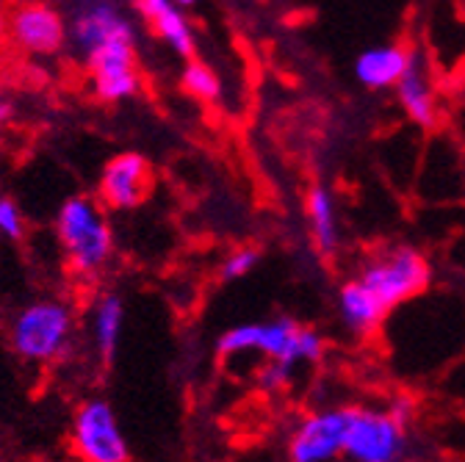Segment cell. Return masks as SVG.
Returning <instances> with one entry per match:
<instances>
[{
	"label": "cell",
	"instance_id": "obj_10",
	"mask_svg": "<svg viewBox=\"0 0 465 462\" xmlns=\"http://www.w3.org/2000/svg\"><path fill=\"white\" fill-rule=\"evenodd\" d=\"M150 194V166L136 152H123L103 166L100 197L116 211H128L144 202Z\"/></svg>",
	"mask_w": 465,
	"mask_h": 462
},
{
	"label": "cell",
	"instance_id": "obj_22",
	"mask_svg": "<svg viewBox=\"0 0 465 462\" xmlns=\"http://www.w3.org/2000/svg\"><path fill=\"white\" fill-rule=\"evenodd\" d=\"M388 416L407 429V424H411V416H413V404L407 401V398H399V401H393V408L388 410Z\"/></svg>",
	"mask_w": 465,
	"mask_h": 462
},
{
	"label": "cell",
	"instance_id": "obj_18",
	"mask_svg": "<svg viewBox=\"0 0 465 462\" xmlns=\"http://www.w3.org/2000/svg\"><path fill=\"white\" fill-rule=\"evenodd\" d=\"M181 86H183L192 97L205 100V103L216 100L219 92H222V84H219L216 73H213L208 64L194 62V59L186 62V67H183V73H181Z\"/></svg>",
	"mask_w": 465,
	"mask_h": 462
},
{
	"label": "cell",
	"instance_id": "obj_6",
	"mask_svg": "<svg viewBox=\"0 0 465 462\" xmlns=\"http://www.w3.org/2000/svg\"><path fill=\"white\" fill-rule=\"evenodd\" d=\"M407 429L388 410H352L343 440V457L352 462H401Z\"/></svg>",
	"mask_w": 465,
	"mask_h": 462
},
{
	"label": "cell",
	"instance_id": "obj_4",
	"mask_svg": "<svg viewBox=\"0 0 465 462\" xmlns=\"http://www.w3.org/2000/svg\"><path fill=\"white\" fill-rule=\"evenodd\" d=\"M358 280L382 302L385 310H391L424 291L430 282V263L413 247H396L371 260Z\"/></svg>",
	"mask_w": 465,
	"mask_h": 462
},
{
	"label": "cell",
	"instance_id": "obj_13",
	"mask_svg": "<svg viewBox=\"0 0 465 462\" xmlns=\"http://www.w3.org/2000/svg\"><path fill=\"white\" fill-rule=\"evenodd\" d=\"M413 53H407L399 44H380L358 55L355 62V78L366 89H391L396 86L407 67H411Z\"/></svg>",
	"mask_w": 465,
	"mask_h": 462
},
{
	"label": "cell",
	"instance_id": "obj_3",
	"mask_svg": "<svg viewBox=\"0 0 465 462\" xmlns=\"http://www.w3.org/2000/svg\"><path fill=\"white\" fill-rule=\"evenodd\" d=\"M73 335V313L64 302L42 300L17 313L12 324V346L23 360L47 363L67 349Z\"/></svg>",
	"mask_w": 465,
	"mask_h": 462
},
{
	"label": "cell",
	"instance_id": "obj_19",
	"mask_svg": "<svg viewBox=\"0 0 465 462\" xmlns=\"http://www.w3.org/2000/svg\"><path fill=\"white\" fill-rule=\"evenodd\" d=\"M261 263V252L252 250V247H242L236 252H230L222 263V280H242L247 277L255 266Z\"/></svg>",
	"mask_w": 465,
	"mask_h": 462
},
{
	"label": "cell",
	"instance_id": "obj_2",
	"mask_svg": "<svg viewBox=\"0 0 465 462\" xmlns=\"http://www.w3.org/2000/svg\"><path fill=\"white\" fill-rule=\"evenodd\" d=\"M55 230L75 271L94 274L111 258V227L105 224L100 208L89 197H70L58 208Z\"/></svg>",
	"mask_w": 465,
	"mask_h": 462
},
{
	"label": "cell",
	"instance_id": "obj_14",
	"mask_svg": "<svg viewBox=\"0 0 465 462\" xmlns=\"http://www.w3.org/2000/svg\"><path fill=\"white\" fill-rule=\"evenodd\" d=\"M396 97L404 108V113L421 128H432L438 123V105L432 94V81L427 73V64L413 55L411 67H407L404 78L396 84Z\"/></svg>",
	"mask_w": 465,
	"mask_h": 462
},
{
	"label": "cell",
	"instance_id": "obj_21",
	"mask_svg": "<svg viewBox=\"0 0 465 462\" xmlns=\"http://www.w3.org/2000/svg\"><path fill=\"white\" fill-rule=\"evenodd\" d=\"M288 374H291L288 369H282V366H277V363H269V366H263V369L258 371V385H261L266 393H274V390L285 388Z\"/></svg>",
	"mask_w": 465,
	"mask_h": 462
},
{
	"label": "cell",
	"instance_id": "obj_8",
	"mask_svg": "<svg viewBox=\"0 0 465 462\" xmlns=\"http://www.w3.org/2000/svg\"><path fill=\"white\" fill-rule=\"evenodd\" d=\"M86 67L92 70L94 94L105 103L128 100L142 86L134 39H120V42H111L94 50L92 55H86Z\"/></svg>",
	"mask_w": 465,
	"mask_h": 462
},
{
	"label": "cell",
	"instance_id": "obj_20",
	"mask_svg": "<svg viewBox=\"0 0 465 462\" xmlns=\"http://www.w3.org/2000/svg\"><path fill=\"white\" fill-rule=\"evenodd\" d=\"M23 213L15 200L0 197V236L6 239H20L23 236Z\"/></svg>",
	"mask_w": 465,
	"mask_h": 462
},
{
	"label": "cell",
	"instance_id": "obj_15",
	"mask_svg": "<svg viewBox=\"0 0 465 462\" xmlns=\"http://www.w3.org/2000/svg\"><path fill=\"white\" fill-rule=\"evenodd\" d=\"M338 313H341L343 324L352 332L369 335L382 324L388 310L382 308V302L369 291V288L355 277L338 291Z\"/></svg>",
	"mask_w": 465,
	"mask_h": 462
},
{
	"label": "cell",
	"instance_id": "obj_23",
	"mask_svg": "<svg viewBox=\"0 0 465 462\" xmlns=\"http://www.w3.org/2000/svg\"><path fill=\"white\" fill-rule=\"evenodd\" d=\"M12 113H15V103H12V97L4 89H0V125L9 123Z\"/></svg>",
	"mask_w": 465,
	"mask_h": 462
},
{
	"label": "cell",
	"instance_id": "obj_24",
	"mask_svg": "<svg viewBox=\"0 0 465 462\" xmlns=\"http://www.w3.org/2000/svg\"><path fill=\"white\" fill-rule=\"evenodd\" d=\"M6 28V15H4V9H0V31Z\"/></svg>",
	"mask_w": 465,
	"mask_h": 462
},
{
	"label": "cell",
	"instance_id": "obj_25",
	"mask_svg": "<svg viewBox=\"0 0 465 462\" xmlns=\"http://www.w3.org/2000/svg\"><path fill=\"white\" fill-rule=\"evenodd\" d=\"M335 462H352V459H346V457H343V459H335Z\"/></svg>",
	"mask_w": 465,
	"mask_h": 462
},
{
	"label": "cell",
	"instance_id": "obj_9",
	"mask_svg": "<svg viewBox=\"0 0 465 462\" xmlns=\"http://www.w3.org/2000/svg\"><path fill=\"white\" fill-rule=\"evenodd\" d=\"M349 416L352 408L308 416L288 437V462H335L343 454Z\"/></svg>",
	"mask_w": 465,
	"mask_h": 462
},
{
	"label": "cell",
	"instance_id": "obj_16",
	"mask_svg": "<svg viewBox=\"0 0 465 462\" xmlns=\"http://www.w3.org/2000/svg\"><path fill=\"white\" fill-rule=\"evenodd\" d=\"M123 324H125V310L120 297L105 294L94 302L92 310V335H94V346L105 363L114 360L116 346H120L123 338Z\"/></svg>",
	"mask_w": 465,
	"mask_h": 462
},
{
	"label": "cell",
	"instance_id": "obj_11",
	"mask_svg": "<svg viewBox=\"0 0 465 462\" xmlns=\"http://www.w3.org/2000/svg\"><path fill=\"white\" fill-rule=\"evenodd\" d=\"M9 28L15 42L31 53H55L67 39V23L62 12L45 4H28L15 9Z\"/></svg>",
	"mask_w": 465,
	"mask_h": 462
},
{
	"label": "cell",
	"instance_id": "obj_7",
	"mask_svg": "<svg viewBox=\"0 0 465 462\" xmlns=\"http://www.w3.org/2000/svg\"><path fill=\"white\" fill-rule=\"evenodd\" d=\"M67 36L73 47L86 59V55H92L94 50L111 42L120 39L136 42V28L116 4L92 0V4H75L67 9Z\"/></svg>",
	"mask_w": 465,
	"mask_h": 462
},
{
	"label": "cell",
	"instance_id": "obj_12",
	"mask_svg": "<svg viewBox=\"0 0 465 462\" xmlns=\"http://www.w3.org/2000/svg\"><path fill=\"white\" fill-rule=\"evenodd\" d=\"M134 9L142 20L150 23V28L172 53H178L181 59L189 62L194 59V31L181 4H172V0H136Z\"/></svg>",
	"mask_w": 465,
	"mask_h": 462
},
{
	"label": "cell",
	"instance_id": "obj_5",
	"mask_svg": "<svg viewBox=\"0 0 465 462\" xmlns=\"http://www.w3.org/2000/svg\"><path fill=\"white\" fill-rule=\"evenodd\" d=\"M73 446L84 462H128V440L105 398L84 401L73 421Z\"/></svg>",
	"mask_w": 465,
	"mask_h": 462
},
{
	"label": "cell",
	"instance_id": "obj_17",
	"mask_svg": "<svg viewBox=\"0 0 465 462\" xmlns=\"http://www.w3.org/2000/svg\"><path fill=\"white\" fill-rule=\"evenodd\" d=\"M308 224L319 252H332L338 244V216L332 194L322 186L311 189L308 194Z\"/></svg>",
	"mask_w": 465,
	"mask_h": 462
},
{
	"label": "cell",
	"instance_id": "obj_1",
	"mask_svg": "<svg viewBox=\"0 0 465 462\" xmlns=\"http://www.w3.org/2000/svg\"><path fill=\"white\" fill-rule=\"evenodd\" d=\"M216 349L222 358L261 352L272 363L291 371L297 363L319 360L324 343L322 335L311 327H302L291 319H274V321H250V324L230 327L216 340Z\"/></svg>",
	"mask_w": 465,
	"mask_h": 462
}]
</instances>
